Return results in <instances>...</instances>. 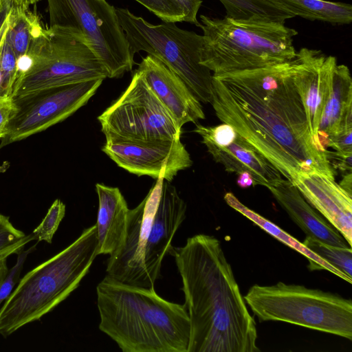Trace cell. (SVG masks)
Here are the masks:
<instances>
[{
	"instance_id": "obj_22",
	"label": "cell",
	"mask_w": 352,
	"mask_h": 352,
	"mask_svg": "<svg viewBox=\"0 0 352 352\" xmlns=\"http://www.w3.org/2000/svg\"><path fill=\"white\" fill-rule=\"evenodd\" d=\"M294 16L333 24H348L352 21V6L342 2L325 0H272Z\"/></svg>"
},
{
	"instance_id": "obj_15",
	"label": "cell",
	"mask_w": 352,
	"mask_h": 352,
	"mask_svg": "<svg viewBox=\"0 0 352 352\" xmlns=\"http://www.w3.org/2000/svg\"><path fill=\"white\" fill-rule=\"evenodd\" d=\"M336 65V57L306 47L296 52L294 58L288 62L289 72L304 105L310 134L321 146L318 131L331 91Z\"/></svg>"
},
{
	"instance_id": "obj_31",
	"label": "cell",
	"mask_w": 352,
	"mask_h": 352,
	"mask_svg": "<svg viewBox=\"0 0 352 352\" xmlns=\"http://www.w3.org/2000/svg\"><path fill=\"white\" fill-rule=\"evenodd\" d=\"M328 146L340 154H352V129L329 138L325 148Z\"/></svg>"
},
{
	"instance_id": "obj_24",
	"label": "cell",
	"mask_w": 352,
	"mask_h": 352,
	"mask_svg": "<svg viewBox=\"0 0 352 352\" xmlns=\"http://www.w3.org/2000/svg\"><path fill=\"white\" fill-rule=\"evenodd\" d=\"M28 7L14 2L10 14L6 37L16 58L28 52L33 38L41 26L38 16L30 12Z\"/></svg>"
},
{
	"instance_id": "obj_5",
	"label": "cell",
	"mask_w": 352,
	"mask_h": 352,
	"mask_svg": "<svg viewBox=\"0 0 352 352\" xmlns=\"http://www.w3.org/2000/svg\"><path fill=\"white\" fill-rule=\"evenodd\" d=\"M98 255L95 224L26 273L0 308V334L6 338L53 310L79 286Z\"/></svg>"
},
{
	"instance_id": "obj_10",
	"label": "cell",
	"mask_w": 352,
	"mask_h": 352,
	"mask_svg": "<svg viewBox=\"0 0 352 352\" xmlns=\"http://www.w3.org/2000/svg\"><path fill=\"white\" fill-rule=\"evenodd\" d=\"M50 26L74 28L106 68L109 78H119L134 63L116 8L105 0H46Z\"/></svg>"
},
{
	"instance_id": "obj_26",
	"label": "cell",
	"mask_w": 352,
	"mask_h": 352,
	"mask_svg": "<svg viewBox=\"0 0 352 352\" xmlns=\"http://www.w3.org/2000/svg\"><path fill=\"white\" fill-rule=\"evenodd\" d=\"M65 214V205L60 199H56L48 209L41 223L32 234L38 242L51 243L53 236Z\"/></svg>"
},
{
	"instance_id": "obj_27",
	"label": "cell",
	"mask_w": 352,
	"mask_h": 352,
	"mask_svg": "<svg viewBox=\"0 0 352 352\" xmlns=\"http://www.w3.org/2000/svg\"><path fill=\"white\" fill-rule=\"evenodd\" d=\"M153 12L163 22H181L184 20L182 7L176 0H135Z\"/></svg>"
},
{
	"instance_id": "obj_34",
	"label": "cell",
	"mask_w": 352,
	"mask_h": 352,
	"mask_svg": "<svg viewBox=\"0 0 352 352\" xmlns=\"http://www.w3.org/2000/svg\"><path fill=\"white\" fill-rule=\"evenodd\" d=\"M236 184L241 188H248L254 185V179L248 173H241L238 175Z\"/></svg>"
},
{
	"instance_id": "obj_3",
	"label": "cell",
	"mask_w": 352,
	"mask_h": 352,
	"mask_svg": "<svg viewBox=\"0 0 352 352\" xmlns=\"http://www.w3.org/2000/svg\"><path fill=\"white\" fill-rule=\"evenodd\" d=\"M99 329L123 352H187L190 319L184 304L168 301L153 287L109 275L96 287Z\"/></svg>"
},
{
	"instance_id": "obj_30",
	"label": "cell",
	"mask_w": 352,
	"mask_h": 352,
	"mask_svg": "<svg viewBox=\"0 0 352 352\" xmlns=\"http://www.w3.org/2000/svg\"><path fill=\"white\" fill-rule=\"evenodd\" d=\"M17 110L16 102L11 95L0 94V139L7 135L10 122Z\"/></svg>"
},
{
	"instance_id": "obj_23",
	"label": "cell",
	"mask_w": 352,
	"mask_h": 352,
	"mask_svg": "<svg viewBox=\"0 0 352 352\" xmlns=\"http://www.w3.org/2000/svg\"><path fill=\"white\" fill-rule=\"evenodd\" d=\"M226 11V17L235 21L285 22L294 16L272 0H219Z\"/></svg>"
},
{
	"instance_id": "obj_13",
	"label": "cell",
	"mask_w": 352,
	"mask_h": 352,
	"mask_svg": "<svg viewBox=\"0 0 352 352\" xmlns=\"http://www.w3.org/2000/svg\"><path fill=\"white\" fill-rule=\"evenodd\" d=\"M102 148L118 166L138 176L147 175L171 182L192 164L180 140L138 141L105 137Z\"/></svg>"
},
{
	"instance_id": "obj_9",
	"label": "cell",
	"mask_w": 352,
	"mask_h": 352,
	"mask_svg": "<svg viewBox=\"0 0 352 352\" xmlns=\"http://www.w3.org/2000/svg\"><path fill=\"white\" fill-rule=\"evenodd\" d=\"M132 57L144 51L168 67L187 85L197 99L210 103L212 72L200 63L203 36L179 28L175 23L153 25L127 8H116Z\"/></svg>"
},
{
	"instance_id": "obj_37",
	"label": "cell",
	"mask_w": 352,
	"mask_h": 352,
	"mask_svg": "<svg viewBox=\"0 0 352 352\" xmlns=\"http://www.w3.org/2000/svg\"><path fill=\"white\" fill-rule=\"evenodd\" d=\"M40 1L41 0H14V2L18 5L29 6L31 4L36 3Z\"/></svg>"
},
{
	"instance_id": "obj_17",
	"label": "cell",
	"mask_w": 352,
	"mask_h": 352,
	"mask_svg": "<svg viewBox=\"0 0 352 352\" xmlns=\"http://www.w3.org/2000/svg\"><path fill=\"white\" fill-rule=\"evenodd\" d=\"M292 183L352 247V195L335 179L317 172L298 175Z\"/></svg>"
},
{
	"instance_id": "obj_35",
	"label": "cell",
	"mask_w": 352,
	"mask_h": 352,
	"mask_svg": "<svg viewBox=\"0 0 352 352\" xmlns=\"http://www.w3.org/2000/svg\"><path fill=\"white\" fill-rule=\"evenodd\" d=\"M352 177L351 172L347 173L344 177L342 182L339 184L340 186L344 189L350 195H352Z\"/></svg>"
},
{
	"instance_id": "obj_33",
	"label": "cell",
	"mask_w": 352,
	"mask_h": 352,
	"mask_svg": "<svg viewBox=\"0 0 352 352\" xmlns=\"http://www.w3.org/2000/svg\"><path fill=\"white\" fill-rule=\"evenodd\" d=\"M14 6V0H0V33Z\"/></svg>"
},
{
	"instance_id": "obj_4",
	"label": "cell",
	"mask_w": 352,
	"mask_h": 352,
	"mask_svg": "<svg viewBox=\"0 0 352 352\" xmlns=\"http://www.w3.org/2000/svg\"><path fill=\"white\" fill-rule=\"evenodd\" d=\"M186 212V204L175 187L157 179L144 199L129 210L124 242L109 255L107 275L126 284L154 287Z\"/></svg>"
},
{
	"instance_id": "obj_7",
	"label": "cell",
	"mask_w": 352,
	"mask_h": 352,
	"mask_svg": "<svg viewBox=\"0 0 352 352\" xmlns=\"http://www.w3.org/2000/svg\"><path fill=\"white\" fill-rule=\"evenodd\" d=\"M27 53L32 66L16 80L12 93L14 100L52 88L109 78L106 68L77 29L41 25Z\"/></svg>"
},
{
	"instance_id": "obj_8",
	"label": "cell",
	"mask_w": 352,
	"mask_h": 352,
	"mask_svg": "<svg viewBox=\"0 0 352 352\" xmlns=\"http://www.w3.org/2000/svg\"><path fill=\"white\" fill-rule=\"evenodd\" d=\"M259 321H283L352 340V301L336 294L278 282L243 296Z\"/></svg>"
},
{
	"instance_id": "obj_29",
	"label": "cell",
	"mask_w": 352,
	"mask_h": 352,
	"mask_svg": "<svg viewBox=\"0 0 352 352\" xmlns=\"http://www.w3.org/2000/svg\"><path fill=\"white\" fill-rule=\"evenodd\" d=\"M25 236L13 226L9 217L0 214V252L14 246Z\"/></svg>"
},
{
	"instance_id": "obj_21",
	"label": "cell",
	"mask_w": 352,
	"mask_h": 352,
	"mask_svg": "<svg viewBox=\"0 0 352 352\" xmlns=\"http://www.w3.org/2000/svg\"><path fill=\"white\" fill-rule=\"evenodd\" d=\"M224 200L228 206L246 217L271 236L305 256L308 260V268L309 270H327L349 283H352L351 278L317 256L305 246L302 243L280 228L278 226L245 206L232 192L226 193Z\"/></svg>"
},
{
	"instance_id": "obj_6",
	"label": "cell",
	"mask_w": 352,
	"mask_h": 352,
	"mask_svg": "<svg viewBox=\"0 0 352 352\" xmlns=\"http://www.w3.org/2000/svg\"><path fill=\"white\" fill-rule=\"evenodd\" d=\"M203 45L200 63L212 75L287 63L296 53L298 32L277 23L235 21L200 16Z\"/></svg>"
},
{
	"instance_id": "obj_11",
	"label": "cell",
	"mask_w": 352,
	"mask_h": 352,
	"mask_svg": "<svg viewBox=\"0 0 352 352\" xmlns=\"http://www.w3.org/2000/svg\"><path fill=\"white\" fill-rule=\"evenodd\" d=\"M98 120L105 137L138 141L181 138L182 128L138 70L126 90Z\"/></svg>"
},
{
	"instance_id": "obj_14",
	"label": "cell",
	"mask_w": 352,
	"mask_h": 352,
	"mask_svg": "<svg viewBox=\"0 0 352 352\" xmlns=\"http://www.w3.org/2000/svg\"><path fill=\"white\" fill-rule=\"evenodd\" d=\"M194 132L201 137L208 152L227 172L237 175L248 173L254 186L267 189L283 179L278 170L230 124L222 122L210 126L197 124Z\"/></svg>"
},
{
	"instance_id": "obj_20",
	"label": "cell",
	"mask_w": 352,
	"mask_h": 352,
	"mask_svg": "<svg viewBox=\"0 0 352 352\" xmlns=\"http://www.w3.org/2000/svg\"><path fill=\"white\" fill-rule=\"evenodd\" d=\"M352 129V80L344 65H336L333 74L332 88L324 107L318 137L322 146L329 138Z\"/></svg>"
},
{
	"instance_id": "obj_32",
	"label": "cell",
	"mask_w": 352,
	"mask_h": 352,
	"mask_svg": "<svg viewBox=\"0 0 352 352\" xmlns=\"http://www.w3.org/2000/svg\"><path fill=\"white\" fill-rule=\"evenodd\" d=\"M182 7L184 12V21L200 27L197 19L198 11L201 6V0H176Z\"/></svg>"
},
{
	"instance_id": "obj_28",
	"label": "cell",
	"mask_w": 352,
	"mask_h": 352,
	"mask_svg": "<svg viewBox=\"0 0 352 352\" xmlns=\"http://www.w3.org/2000/svg\"><path fill=\"white\" fill-rule=\"evenodd\" d=\"M36 245V244L17 254L16 263L8 270L6 276L0 284V305L7 299L19 282L25 261L28 254L34 250Z\"/></svg>"
},
{
	"instance_id": "obj_18",
	"label": "cell",
	"mask_w": 352,
	"mask_h": 352,
	"mask_svg": "<svg viewBox=\"0 0 352 352\" xmlns=\"http://www.w3.org/2000/svg\"><path fill=\"white\" fill-rule=\"evenodd\" d=\"M268 190L307 236L336 247H350L339 232L308 204L290 181L283 179Z\"/></svg>"
},
{
	"instance_id": "obj_2",
	"label": "cell",
	"mask_w": 352,
	"mask_h": 352,
	"mask_svg": "<svg viewBox=\"0 0 352 352\" xmlns=\"http://www.w3.org/2000/svg\"><path fill=\"white\" fill-rule=\"evenodd\" d=\"M190 319L187 352H258L256 322L248 310L220 241L197 234L174 248Z\"/></svg>"
},
{
	"instance_id": "obj_19",
	"label": "cell",
	"mask_w": 352,
	"mask_h": 352,
	"mask_svg": "<svg viewBox=\"0 0 352 352\" xmlns=\"http://www.w3.org/2000/svg\"><path fill=\"white\" fill-rule=\"evenodd\" d=\"M96 190L98 197L96 223L98 255H111L124 242L130 209L118 188L98 183Z\"/></svg>"
},
{
	"instance_id": "obj_36",
	"label": "cell",
	"mask_w": 352,
	"mask_h": 352,
	"mask_svg": "<svg viewBox=\"0 0 352 352\" xmlns=\"http://www.w3.org/2000/svg\"><path fill=\"white\" fill-rule=\"evenodd\" d=\"M6 259L4 258L0 261V284L8 272Z\"/></svg>"
},
{
	"instance_id": "obj_12",
	"label": "cell",
	"mask_w": 352,
	"mask_h": 352,
	"mask_svg": "<svg viewBox=\"0 0 352 352\" xmlns=\"http://www.w3.org/2000/svg\"><path fill=\"white\" fill-rule=\"evenodd\" d=\"M95 79L43 90L15 100L18 110L1 147L46 130L85 105L102 85Z\"/></svg>"
},
{
	"instance_id": "obj_1",
	"label": "cell",
	"mask_w": 352,
	"mask_h": 352,
	"mask_svg": "<svg viewBox=\"0 0 352 352\" xmlns=\"http://www.w3.org/2000/svg\"><path fill=\"white\" fill-rule=\"evenodd\" d=\"M210 104L219 120L232 126L285 179L292 182L314 172L335 179L329 151L310 134L288 62L212 75Z\"/></svg>"
},
{
	"instance_id": "obj_25",
	"label": "cell",
	"mask_w": 352,
	"mask_h": 352,
	"mask_svg": "<svg viewBox=\"0 0 352 352\" xmlns=\"http://www.w3.org/2000/svg\"><path fill=\"white\" fill-rule=\"evenodd\" d=\"M302 244L317 256L352 278L351 248H340L307 236Z\"/></svg>"
},
{
	"instance_id": "obj_16",
	"label": "cell",
	"mask_w": 352,
	"mask_h": 352,
	"mask_svg": "<svg viewBox=\"0 0 352 352\" xmlns=\"http://www.w3.org/2000/svg\"><path fill=\"white\" fill-rule=\"evenodd\" d=\"M148 87L182 128L205 118L201 102L184 80L157 58L148 54L138 65Z\"/></svg>"
}]
</instances>
